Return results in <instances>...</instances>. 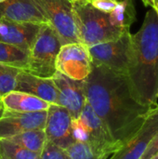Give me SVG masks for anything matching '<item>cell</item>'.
Masks as SVG:
<instances>
[{
  "mask_svg": "<svg viewBox=\"0 0 158 159\" xmlns=\"http://www.w3.org/2000/svg\"><path fill=\"white\" fill-rule=\"evenodd\" d=\"M85 90L88 102L121 146L140 129L152 108L137 99L127 75L102 65L92 64Z\"/></svg>",
  "mask_w": 158,
  "mask_h": 159,
  "instance_id": "cell-1",
  "label": "cell"
},
{
  "mask_svg": "<svg viewBox=\"0 0 158 159\" xmlns=\"http://www.w3.org/2000/svg\"><path fill=\"white\" fill-rule=\"evenodd\" d=\"M131 40L132 59L127 75L137 99L154 107L158 100V15L154 8L147 11Z\"/></svg>",
  "mask_w": 158,
  "mask_h": 159,
  "instance_id": "cell-2",
  "label": "cell"
},
{
  "mask_svg": "<svg viewBox=\"0 0 158 159\" xmlns=\"http://www.w3.org/2000/svg\"><path fill=\"white\" fill-rule=\"evenodd\" d=\"M72 5L77 36L88 48L117 39L126 31L113 26L109 14L92 7L88 0L72 1Z\"/></svg>",
  "mask_w": 158,
  "mask_h": 159,
  "instance_id": "cell-3",
  "label": "cell"
},
{
  "mask_svg": "<svg viewBox=\"0 0 158 159\" xmlns=\"http://www.w3.org/2000/svg\"><path fill=\"white\" fill-rule=\"evenodd\" d=\"M73 136L75 142L88 143L94 152L110 157L121 145L111 136L107 127L86 102L79 117L72 121Z\"/></svg>",
  "mask_w": 158,
  "mask_h": 159,
  "instance_id": "cell-4",
  "label": "cell"
},
{
  "mask_svg": "<svg viewBox=\"0 0 158 159\" xmlns=\"http://www.w3.org/2000/svg\"><path fill=\"white\" fill-rule=\"evenodd\" d=\"M61 46L57 33L48 24H42L29 50L27 72L39 77L52 78L57 73L56 60Z\"/></svg>",
  "mask_w": 158,
  "mask_h": 159,
  "instance_id": "cell-5",
  "label": "cell"
},
{
  "mask_svg": "<svg viewBox=\"0 0 158 159\" xmlns=\"http://www.w3.org/2000/svg\"><path fill=\"white\" fill-rule=\"evenodd\" d=\"M131 35L129 30H126L117 39L89 47L92 64L128 75L132 59Z\"/></svg>",
  "mask_w": 158,
  "mask_h": 159,
  "instance_id": "cell-6",
  "label": "cell"
},
{
  "mask_svg": "<svg viewBox=\"0 0 158 159\" xmlns=\"http://www.w3.org/2000/svg\"><path fill=\"white\" fill-rule=\"evenodd\" d=\"M47 24L57 33L61 45L81 43L76 34L71 0H32Z\"/></svg>",
  "mask_w": 158,
  "mask_h": 159,
  "instance_id": "cell-7",
  "label": "cell"
},
{
  "mask_svg": "<svg viewBox=\"0 0 158 159\" xmlns=\"http://www.w3.org/2000/svg\"><path fill=\"white\" fill-rule=\"evenodd\" d=\"M57 72L74 80L86 79L91 72L92 61L88 48L82 43L62 45L56 60Z\"/></svg>",
  "mask_w": 158,
  "mask_h": 159,
  "instance_id": "cell-8",
  "label": "cell"
},
{
  "mask_svg": "<svg viewBox=\"0 0 158 159\" xmlns=\"http://www.w3.org/2000/svg\"><path fill=\"white\" fill-rule=\"evenodd\" d=\"M158 132V105L151 108L135 135L108 159H140Z\"/></svg>",
  "mask_w": 158,
  "mask_h": 159,
  "instance_id": "cell-9",
  "label": "cell"
},
{
  "mask_svg": "<svg viewBox=\"0 0 158 159\" xmlns=\"http://www.w3.org/2000/svg\"><path fill=\"white\" fill-rule=\"evenodd\" d=\"M47 113L44 129L47 142L66 150L75 142L73 136L71 114L66 108L58 104H50Z\"/></svg>",
  "mask_w": 158,
  "mask_h": 159,
  "instance_id": "cell-10",
  "label": "cell"
},
{
  "mask_svg": "<svg viewBox=\"0 0 158 159\" xmlns=\"http://www.w3.org/2000/svg\"><path fill=\"white\" fill-rule=\"evenodd\" d=\"M52 80L58 89V105L66 108L73 119L79 117L87 102L85 79L74 80L57 72Z\"/></svg>",
  "mask_w": 158,
  "mask_h": 159,
  "instance_id": "cell-11",
  "label": "cell"
},
{
  "mask_svg": "<svg viewBox=\"0 0 158 159\" xmlns=\"http://www.w3.org/2000/svg\"><path fill=\"white\" fill-rule=\"evenodd\" d=\"M47 114V111L19 113L5 110L0 118V139L7 140L27 130L44 129Z\"/></svg>",
  "mask_w": 158,
  "mask_h": 159,
  "instance_id": "cell-12",
  "label": "cell"
},
{
  "mask_svg": "<svg viewBox=\"0 0 158 159\" xmlns=\"http://www.w3.org/2000/svg\"><path fill=\"white\" fill-rule=\"evenodd\" d=\"M42 24L17 22L0 18V42L30 50Z\"/></svg>",
  "mask_w": 158,
  "mask_h": 159,
  "instance_id": "cell-13",
  "label": "cell"
},
{
  "mask_svg": "<svg viewBox=\"0 0 158 159\" xmlns=\"http://www.w3.org/2000/svg\"><path fill=\"white\" fill-rule=\"evenodd\" d=\"M14 90L32 94L50 104H58L59 93L52 78L39 77L20 71L17 75Z\"/></svg>",
  "mask_w": 158,
  "mask_h": 159,
  "instance_id": "cell-14",
  "label": "cell"
},
{
  "mask_svg": "<svg viewBox=\"0 0 158 159\" xmlns=\"http://www.w3.org/2000/svg\"><path fill=\"white\" fill-rule=\"evenodd\" d=\"M0 18L17 22L47 24L32 0H5L0 3Z\"/></svg>",
  "mask_w": 158,
  "mask_h": 159,
  "instance_id": "cell-15",
  "label": "cell"
},
{
  "mask_svg": "<svg viewBox=\"0 0 158 159\" xmlns=\"http://www.w3.org/2000/svg\"><path fill=\"white\" fill-rule=\"evenodd\" d=\"M4 109L11 112L33 113L47 111L50 103L32 94L12 90L2 97Z\"/></svg>",
  "mask_w": 158,
  "mask_h": 159,
  "instance_id": "cell-16",
  "label": "cell"
},
{
  "mask_svg": "<svg viewBox=\"0 0 158 159\" xmlns=\"http://www.w3.org/2000/svg\"><path fill=\"white\" fill-rule=\"evenodd\" d=\"M29 51L19 47L0 42V63L27 72Z\"/></svg>",
  "mask_w": 158,
  "mask_h": 159,
  "instance_id": "cell-17",
  "label": "cell"
},
{
  "mask_svg": "<svg viewBox=\"0 0 158 159\" xmlns=\"http://www.w3.org/2000/svg\"><path fill=\"white\" fill-rule=\"evenodd\" d=\"M109 20L113 26L123 30H129L136 20L134 0H121L115 9L109 13Z\"/></svg>",
  "mask_w": 158,
  "mask_h": 159,
  "instance_id": "cell-18",
  "label": "cell"
},
{
  "mask_svg": "<svg viewBox=\"0 0 158 159\" xmlns=\"http://www.w3.org/2000/svg\"><path fill=\"white\" fill-rule=\"evenodd\" d=\"M7 140L38 155L42 153L47 142L45 130L39 129L21 132Z\"/></svg>",
  "mask_w": 158,
  "mask_h": 159,
  "instance_id": "cell-19",
  "label": "cell"
},
{
  "mask_svg": "<svg viewBox=\"0 0 158 159\" xmlns=\"http://www.w3.org/2000/svg\"><path fill=\"white\" fill-rule=\"evenodd\" d=\"M0 156L7 159H41L40 155L6 139H0Z\"/></svg>",
  "mask_w": 158,
  "mask_h": 159,
  "instance_id": "cell-20",
  "label": "cell"
},
{
  "mask_svg": "<svg viewBox=\"0 0 158 159\" xmlns=\"http://www.w3.org/2000/svg\"><path fill=\"white\" fill-rule=\"evenodd\" d=\"M65 151L71 159H108L97 154L88 143L82 142H74Z\"/></svg>",
  "mask_w": 158,
  "mask_h": 159,
  "instance_id": "cell-21",
  "label": "cell"
},
{
  "mask_svg": "<svg viewBox=\"0 0 158 159\" xmlns=\"http://www.w3.org/2000/svg\"><path fill=\"white\" fill-rule=\"evenodd\" d=\"M21 70L0 63V96L14 90L17 75Z\"/></svg>",
  "mask_w": 158,
  "mask_h": 159,
  "instance_id": "cell-22",
  "label": "cell"
},
{
  "mask_svg": "<svg viewBox=\"0 0 158 159\" xmlns=\"http://www.w3.org/2000/svg\"><path fill=\"white\" fill-rule=\"evenodd\" d=\"M40 157L41 159H71L64 149L47 142H46Z\"/></svg>",
  "mask_w": 158,
  "mask_h": 159,
  "instance_id": "cell-23",
  "label": "cell"
},
{
  "mask_svg": "<svg viewBox=\"0 0 158 159\" xmlns=\"http://www.w3.org/2000/svg\"><path fill=\"white\" fill-rule=\"evenodd\" d=\"M90 5L104 13L112 12L118 4V0H88Z\"/></svg>",
  "mask_w": 158,
  "mask_h": 159,
  "instance_id": "cell-24",
  "label": "cell"
},
{
  "mask_svg": "<svg viewBox=\"0 0 158 159\" xmlns=\"http://www.w3.org/2000/svg\"><path fill=\"white\" fill-rule=\"evenodd\" d=\"M158 152V132L151 141L150 144L146 148L145 152L140 159H150Z\"/></svg>",
  "mask_w": 158,
  "mask_h": 159,
  "instance_id": "cell-25",
  "label": "cell"
},
{
  "mask_svg": "<svg viewBox=\"0 0 158 159\" xmlns=\"http://www.w3.org/2000/svg\"><path fill=\"white\" fill-rule=\"evenodd\" d=\"M144 6L146 7H151L156 10V12L158 15V0H142Z\"/></svg>",
  "mask_w": 158,
  "mask_h": 159,
  "instance_id": "cell-26",
  "label": "cell"
},
{
  "mask_svg": "<svg viewBox=\"0 0 158 159\" xmlns=\"http://www.w3.org/2000/svg\"><path fill=\"white\" fill-rule=\"evenodd\" d=\"M0 109H4V105H3V102H2V97L0 96Z\"/></svg>",
  "mask_w": 158,
  "mask_h": 159,
  "instance_id": "cell-27",
  "label": "cell"
},
{
  "mask_svg": "<svg viewBox=\"0 0 158 159\" xmlns=\"http://www.w3.org/2000/svg\"><path fill=\"white\" fill-rule=\"evenodd\" d=\"M4 111H5V109H0V118L3 116V115H4Z\"/></svg>",
  "mask_w": 158,
  "mask_h": 159,
  "instance_id": "cell-28",
  "label": "cell"
},
{
  "mask_svg": "<svg viewBox=\"0 0 158 159\" xmlns=\"http://www.w3.org/2000/svg\"><path fill=\"white\" fill-rule=\"evenodd\" d=\"M150 159H158V152L156 154V155H155V156H153V157H152Z\"/></svg>",
  "mask_w": 158,
  "mask_h": 159,
  "instance_id": "cell-29",
  "label": "cell"
},
{
  "mask_svg": "<svg viewBox=\"0 0 158 159\" xmlns=\"http://www.w3.org/2000/svg\"><path fill=\"white\" fill-rule=\"evenodd\" d=\"M0 157H1V156H0ZM0 159H7V158H5V157H1V158Z\"/></svg>",
  "mask_w": 158,
  "mask_h": 159,
  "instance_id": "cell-30",
  "label": "cell"
},
{
  "mask_svg": "<svg viewBox=\"0 0 158 159\" xmlns=\"http://www.w3.org/2000/svg\"><path fill=\"white\" fill-rule=\"evenodd\" d=\"M5 0H0V3H2V2H4Z\"/></svg>",
  "mask_w": 158,
  "mask_h": 159,
  "instance_id": "cell-31",
  "label": "cell"
},
{
  "mask_svg": "<svg viewBox=\"0 0 158 159\" xmlns=\"http://www.w3.org/2000/svg\"><path fill=\"white\" fill-rule=\"evenodd\" d=\"M71 1H80V0H71Z\"/></svg>",
  "mask_w": 158,
  "mask_h": 159,
  "instance_id": "cell-32",
  "label": "cell"
},
{
  "mask_svg": "<svg viewBox=\"0 0 158 159\" xmlns=\"http://www.w3.org/2000/svg\"><path fill=\"white\" fill-rule=\"evenodd\" d=\"M118 1H121V0H118Z\"/></svg>",
  "mask_w": 158,
  "mask_h": 159,
  "instance_id": "cell-33",
  "label": "cell"
},
{
  "mask_svg": "<svg viewBox=\"0 0 158 159\" xmlns=\"http://www.w3.org/2000/svg\"><path fill=\"white\" fill-rule=\"evenodd\" d=\"M0 158H1V157H0Z\"/></svg>",
  "mask_w": 158,
  "mask_h": 159,
  "instance_id": "cell-34",
  "label": "cell"
}]
</instances>
